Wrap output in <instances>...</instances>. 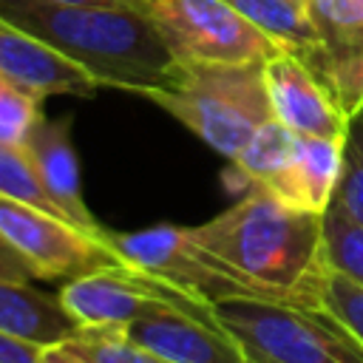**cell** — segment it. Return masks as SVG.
<instances>
[{"mask_svg": "<svg viewBox=\"0 0 363 363\" xmlns=\"http://www.w3.org/2000/svg\"><path fill=\"white\" fill-rule=\"evenodd\" d=\"M187 230L252 298L320 306L323 216L286 207L264 187H247L221 216Z\"/></svg>", "mask_w": 363, "mask_h": 363, "instance_id": "6da1fadb", "label": "cell"}, {"mask_svg": "<svg viewBox=\"0 0 363 363\" xmlns=\"http://www.w3.org/2000/svg\"><path fill=\"white\" fill-rule=\"evenodd\" d=\"M0 14L77 62L96 85L147 96L179 79V60L139 9L0 0Z\"/></svg>", "mask_w": 363, "mask_h": 363, "instance_id": "7a4b0ae2", "label": "cell"}, {"mask_svg": "<svg viewBox=\"0 0 363 363\" xmlns=\"http://www.w3.org/2000/svg\"><path fill=\"white\" fill-rule=\"evenodd\" d=\"M213 150L235 159L247 139L272 119L264 62H182L167 91L147 94Z\"/></svg>", "mask_w": 363, "mask_h": 363, "instance_id": "3957f363", "label": "cell"}, {"mask_svg": "<svg viewBox=\"0 0 363 363\" xmlns=\"http://www.w3.org/2000/svg\"><path fill=\"white\" fill-rule=\"evenodd\" d=\"M216 318L261 363H363V343L323 306L230 298Z\"/></svg>", "mask_w": 363, "mask_h": 363, "instance_id": "277c9868", "label": "cell"}, {"mask_svg": "<svg viewBox=\"0 0 363 363\" xmlns=\"http://www.w3.org/2000/svg\"><path fill=\"white\" fill-rule=\"evenodd\" d=\"M145 14L182 62H267L284 51L227 0H145Z\"/></svg>", "mask_w": 363, "mask_h": 363, "instance_id": "5b68a950", "label": "cell"}, {"mask_svg": "<svg viewBox=\"0 0 363 363\" xmlns=\"http://www.w3.org/2000/svg\"><path fill=\"white\" fill-rule=\"evenodd\" d=\"M57 295L65 312L79 326H122L125 329L130 320H136L142 312H147L156 303L182 309L204 323L221 326L213 303L199 301L187 295L184 289L173 286L170 281L156 278L130 264L102 267L74 281H65Z\"/></svg>", "mask_w": 363, "mask_h": 363, "instance_id": "8992f818", "label": "cell"}, {"mask_svg": "<svg viewBox=\"0 0 363 363\" xmlns=\"http://www.w3.org/2000/svg\"><path fill=\"white\" fill-rule=\"evenodd\" d=\"M0 235L26 261L34 281H74L102 267L125 264L108 235H91L40 207L0 196Z\"/></svg>", "mask_w": 363, "mask_h": 363, "instance_id": "52a82bcc", "label": "cell"}, {"mask_svg": "<svg viewBox=\"0 0 363 363\" xmlns=\"http://www.w3.org/2000/svg\"><path fill=\"white\" fill-rule=\"evenodd\" d=\"M108 244L125 264L164 278L213 306L230 298H252V292L233 272H227L204 247L193 241L187 227L156 224L139 233L108 230Z\"/></svg>", "mask_w": 363, "mask_h": 363, "instance_id": "ba28073f", "label": "cell"}, {"mask_svg": "<svg viewBox=\"0 0 363 363\" xmlns=\"http://www.w3.org/2000/svg\"><path fill=\"white\" fill-rule=\"evenodd\" d=\"M320 62L315 77L352 119L363 111V0H306Z\"/></svg>", "mask_w": 363, "mask_h": 363, "instance_id": "9c48e42d", "label": "cell"}, {"mask_svg": "<svg viewBox=\"0 0 363 363\" xmlns=\"http://www.w3.org/2000/svg\"><path fill=\"white\" fill-rule=\"evenodd\" d=\"M125 335L164 363H252L224 326L204 323L164 303H156L130 320Z\"/></svg>", "mask_w": 363, "mask_h": 363, "instance_id": "30bf717a", "label": "cell"}, {"mask_svg": "<svg viewBox=\"0 0 363 363\" xmlns=\"http://www.w3.org/2000/svg\"><path fill=\"white\" fill-rule=\"evenodd\" d=\"M264 79L272 102V116L284 122L292 133L323 139L346 136L349 116L340 111L326 85L295 54L281 51L272 60H267Z\"/></svg>", "mask_w": 363, "mask_h": 363, "instance_id": "8fae6325", "label": "cell"}, {"mask_svg": "<svg viewBox=\"0 0 363 363\" xmlns=\"http://www.w3.org/2000/svg\"><path fill=\"white\" fill-rule=\"evenodd\" d=\"M0 74L28 91L37 99L71 94V96H94L96 82L77 62L62 57L57 48L14 26L0 14Z\"/></svg>", "mask_w": 363, "mask_h": 363, "instance_id": "7c38bea8", "label": "cell"}, {"mask_svg": "<svg viewBox=\"0 0 363 363\" xmlns=\"http://www.w3.org/2000/svg\"><path fill=\"white\" fill-rule=\"evenodd\" d=\"M23 145L40 173V182L48 199L57 204V210L74 227L91 235H108V230L94 218V213L88 210L82 199L79 162H77V150L71 142V116H60V119L40 116Z\"/></svg>", "mask_w": 363, "mask_h": 363, "instance_id": "4fadbf2b", "label": "cell"}, {"mask_svg": "<svg viewBox=\"0 0 363 363\" xmlns=\"http://www.w3.org/2000/svg\"><path fill=\"white\" fill-rule=\"evenodd\" d=\"M340 159H343V139L301 136L295 156L275 176H269L264 184L255 187H264L286 207L323 216L337 187Z\"/></svg>", "mask_w": 363, "mask_h": 363, "instance_id": "5bb4252c", "label": "cell"}, {"mask_svg": "<svg viewBox=\"0 0 363 363\" xmlns=\"http://www.w3.org/2000/svg\"><path fill=\"white\" fill-rule=\"evenodd\" d=\"M79 323L65 312L60 295H48L31 281L0 278V332L34 346H54L74 337Z\"/></svg>", "mask_w": 363, "mask_h": 363, "instance_id": "9a60e30c", "label": "cell"}, {"mask_svg": "<svg viewBox=\"0 0 363 363\" xmlns=\"http://www.w3.org/2000/svg\"><path fill=\"white\" fill-rule=\"evenodd\" d=\"M238 14L258 26L284 51L295 54L315 74L320 62L318 34L306 9V0H227Z\"/></svg>", "mask_w": 363, "mask_h": 363, "instance_id": "2e32d148", "label": "cell"}, {"mask_svg": "<svg viewBox=\"0 0 363 363\" xmlns=\"http://www.w3.org/2000/svg\"><path fill=\"white\" fill-rule=\"evenodd\" d=\"M298 133H292L284 122H278L275 116L267 119L250 139L247 145L238 150V156L233 159L235 173L241 176V182L247 187L264 184L269 176H275L292 156L298 147Z\"/></svg>", "mask_w": 363, "mask_h": 363, "instance_id": "e0dca14e", "label": "cell"}, {"mask_svg": "<svg viewBox=\"0 0 363 363\" xmlns=\"http://www.w3.org/2000/svg\"><path fill=\"white\" fill-rule=\"evenodd\" d=\"M65 346L91 363H164L136 346L122 326H79Z\"/></svg>", "mask_w": 363, "mask_h": 363, "instance_id": "ac0fdd59", "label": "cell"}, {"mask_svg": "<svg viewBox=\"0 0 363 363\" xmlns=\"http://www.w3.org/2000/svg\"><path fill=\"white\" fill-rule=\"evenodd\" d=\"M0 196L23 201V204H31V207H40V210H45L51 216L65 218L57 210V204L48 199L26 145H0Z\"/></svg>", "mask_w": 363, "mask_h": 363, "instance_id": "d6986e66", "label": "cell"}, {"mask_svg": "<svg viewBox=\"0 0 363 363\" xmlns=\"http://www.w3.org/2000/svg\"><path fill=\"white\" fill-rule=\"evenodd\" d=\"M323 261L363 286V224L335 207L323 213Z\"/></svg>", "mask_w": 363, "mask_h": 363, "instance_id": "ffe728a7", "label": "cell"}, {"mask_svg": "<svg viewBox=\"0 0 363 363\" xmlns=\"http://www.w3.org/2000/svg\"><path fill=\"white\" fill-rule=\"evenodd\" d=\"M329 207L363 224V111H357L349 119V130L343 136L340 176H337V187Z\"/></svg>", "mask_w": 363, "mask_h": 363, "instance_id": "44dd1931", "label": "cell"}, {"mask_svg": "<svg viewBox=\"0 0 363 363\" xmlns=\"http://www.w3.org/2000/svg\"><path fill=\"white\" fill-rule=\"evenodd\" d=\"M40 116L43 99L0 74V145H23Z\"/></svg>", "mask_w": 363, "mask_h": 363, "instance_id": "7402d4cb", "label": "cell"}, {"mask_svg": "<svg viewBox=\"0 0 363 363\" xmlns=\"http://www.w3.org/2000/svg\"><path fill=\"white\" fill-rule=\"evenodd\" d=\"M320 306L329 309L363 343V286L360 284L326 267L320 281Z\"/></svg>", "mask_w": 363, "mask_h": 363, "instance_id": "603a6c76", "label": "cell"}, {"mask_svg": "<svg viewBox=\"0 0 363 363\" xmlns=\"http://www.w3.org/2000/svg\"><path fill=\"white\" fill-rule=\"evenodd\" d=\"M0 363H43V346L0 332Z\"/></svg>", "mask_w": 363, "mask_h": 363, "instance_id": "cb8c5ba5", "label": "cell"}, {"mask_svg": "<svg viewBox=\"0 0 363 363\" xmlns=\"http://www.w3.org/2000/svg\"><path fill=\"white\" fill-rule=\"evenodd\" d=\"M0 278L9 281H34L31 269L26 267V261L11 250V244L0 235Z\"/></svg>", "mask_w": 363, "mask_h": 363, "instance_id": "d4e9b609", "label": "cell"}, {"mask_svg": "<svg viewBox=\"0 0 363 363\" xmlns=\"http://www.w3.org/2000/svg\"><path fill=\"white\" fill-rule=\"evenodd\" d=\"M51 6H122V9H139L145 11V0H37Z\"/></svg>", "mask_w": 363, "mask_h": 363, "instance_id": "484cf974", "label": "cell"}, {"mask_svg": "<svg viewBox=\"0 0 363 363\" xmlns=\"http://www.w3.org/2000/svg\"><path fill=\"white\" fill-rule=\"evenodd\" d=\"M43 363H91V360L74 354L65 343H54V346H45L43 349Z\"/></svg>", "mask_w": 363, "mask_h": 363, "instance_id": "4316f807", "label": "cell"}, {"mask_svg": "<svg viewBox=\"0 0 363 363\" xmlns=\"http://www.w3.org/2000/svg\"><path fill=\"white\" fill-rule=\"evenodd\" d=\"M252 363H261V360H255V357H252Z\"/></svg>", "mask_w": 363, "mask_h": 363, "instance_id": "83f0119b", "label": "cell"}]
</instances>
